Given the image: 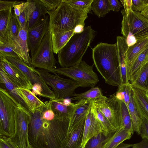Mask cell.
Instances as JSON below:
<instances>
[{"label": "cell", "instance_id": "cell-56", "mask_svg": "<svg viewBox=\"0 0 148 148\" xmlns=\"http://www.w3.org/2000/svg\"><path fill=\"white\" fill-rule=\"evenodd\" d=\"M80 148H82V147H80Z\"/></svg>", "mask_w": 148, "mask_h": 148}, {"label": "cell", "instance_id": "cell-43", "mask_svg": "<svg viewBox=\"0 0 148 148\" xmlns=\"http://www.w3.org/2000/svg\"><path fill=\"white\" fill-rule=\"evenodd\" d=\"M148 3V0H132L131 9L134 11L141 12Z\"/></svg>", "mask_w": 148, "mask_h": 148}, {"label": "cell", "instance_id": "cell-15", "mask_svg": "<svg viewBox=\"0 0 148 148\" xmlns=\"http://www.w3.org/2000/svg\"><path fill=\"white\" fill-rule=\"evenodd\" d=\"M0 66L17 86L31 90L33 85L26 75L5 57H0Z\"/></svg>", "mask_w": 148, "mask_h": 148}, {"label": "cell", "instance_id": "cell-10", "mask_svg": "<svg viewBox=\"0 0 148 148\" xmlns=\"http://www.w3.org/2000/svg\"><path fill=\"white\" fill-rule=\"evenodd\" d=\"M92 104L99 109L116 130L122 127L121 103L115 93L108 97L91 100Z\"/></svg>", "mask_w": 148, "mask_h": 148}, {"label": "cell", "instance_id": "cell-14", "mask_svg": "<svg viewBox=\"0 0 148 148\" xmlns=\"http://www.w3.org/2000/svg\"><path fill=\"white\" fill-rule=\"evenodd\" d=\"M91 103V100L85 99L76 101L75 103H72L69 117L68 134L85 122Z\"/></svg>", "mask_w": 148, "mask_h": 148}, {"label": "cell", "instance_id": "cell-8", "mask_svg": "<svg viewBox=\"0 0 148 148\" xmlns=\"http://www.w3.org/2000/svg\"><path fill=\"white\" fill-rule=\"evenodd\" d=\"M35 71L51 88L56 99L73 96L76 89L80 87L77 82L71 79L62 77L57 74H51L46 70L35 69Z\"/></svg>", "mask_w": 148, "mask_h": 148}, {"label": "cell", "instance_id": "cell-50", "mask_svg": "<svg viewBox=\"0 0 148 148\" xmlns=\"http://www.w3.org/2000/svg\"><path fill=\"white\" fill-rule=\"evenodd\" d=\"M133 148H148V140L142 139V141L138 143L133 144Z\"/></svg>", "mask_w": 148, "mask_h": 148}, {"label": "cell", "instance_id": "cell-21", "mask_svg": "<svg viewBox=\"0 0 148 148\" xmlns=\"http://www.w3.org/2000/svg\"><path fill=\"white\" fill-rule=\"evenodd\" d=\"M130 81L132 86L148 92V62L133 75Z\"/></svg>", "mask_w": 148, "mask_h": 148}, {"label": "cell", "instance_id": "cell-45", "mask_svg": "<svg viewBox=\"0 0 148 148\" xmlns=\"http://www.w3.org/2000/svg\"><path fill=\"white\" fill-rule=\"evenodd\" d=\"M20 1L0 0V11L8 10L13 8L14 6L19 3Z\"/></svg>", "mask_w": 148, "mask_h": 148}, {"label": "cell", "instance_id": "cell-11", "mask_svg": "<svg viewBox=\"0 0 148 148\" xmlns=\"http://www.w3.org/2000/svg\"><path fill=\"white\" fill-rule=\"evenodd\" d=\"M50 31L45 36L33 56L31 58L33 67L47 70L56 68L57 62L53 54Z\"/></svg>", "mask_w": 148, "mask_h": 148}, {"label": "cell", "instance_id": "cell-41", "mask_svg": "<svg viewBox=\"0 0 148 148\" xmlns=\"http://www.w3.org/2000/svg\"><path fill=\"white\" fill-rule=\"evenodd\" d=\"M0 57H11L19 58L13 46L8 41L0 42Z\"/></svg>", "mask_w": 148, "mask_h": 148}, {"label": "cell", "instance_id": "cell-17", "mask_svg": "<svg viewBox=\"0 0 148 148\" xmlns=\"http://www.w3.org/2000/svg\"><path fill=\"white\" fill-rule=\"evenodd\" d=\"M27 27L24 29L20 28L18 39L12 43L20 59L26 65L34 68L32 64L31 58L29 56L27 38Z\"/></svg>", "mask_w": 148, "mask_h": 148}, {"label": "cell", "instance_id": "cell-47", "mask_svg": "<svg viewBox=\"0 0 148 148\" xmlns=\"http://www.w3.org/2000/svg\"><path fill=\"white\" fill-rule=\"evenodd\" d=\"M108 6L109 10L114 12H118L122 7L121 3L117 0H108Z\"/></svg>", "mask_w": 148, "mask_h": 148}, {"label": "cell", "instance_id": "cell-36", "mask_svg": "<svg viewBox=\"0 0 148 148\" xmlns=\"http://www.w3.org/2000/svg\"><path fill=\"white\" fill-rule=\"evenodd\" d=\"M122 127L133 135L134 132L128 109L125 104L120 101Z\"/></svg>", "mask_w": 148, "mask_h": 148}, {"label": "cell", "instance_id": "cell-42", "mask_svg": "<svg viewBox=\"0 0 148 148\" xmlns=\"http://www.w3.org/2000/svg\"><path fill=\"white\" fill-rule=\"evenodd\" d=\"M49 12L56 10L61 2L62 0H39Z\"/></svg>", "mask_w": 148, "mask_h": 148}, {"label": "cell", "instance_id": "cell-16", "mask_svg": "<svg viewBox=\"0 0 148 148\" xmlns=\"http://www.w3.org/2000/svg\"><path fill=\"white\" fill-rule=\"evenodd\" d=\"M91 104L92 103L86 118L82 143L80 147L85 148L86 143L90 138L103 133L101 126L92 111Z\"/></svg>", "mask_w": 148, "mask_h": 148}, {"label": "cell", "instance_id": "cell-12", "mask_svg": "<svg viewBox=\"0 0 148 148\" xmlns=\"http://www.w3.org/2000/svg\"><path fill=\"white\" fill-rule=\"evenodd\" d=\"M5 58L19 69L26 75L33 85L37 83L41 86L42 90L41 97L49 99V100L56 99L54 92L35 72L34 68L29 67L19 58L11 57Z\"/></svg>", "mask_w": 148, "mask_h": 148}, {"label": "cell", "instance_id": "cell-51", "mask_svg": "<svg viewBox=\"0 0 148 148\" xmlns=\"http://www.w3.org/2000/svg\"><path fill=\"white\" fill-rule=\"evenodd\" d=\"M120 1L123 5L124 9H131L132 0H120Z\"/></svg>", "mask_w": 148, "mask_h": 148}, {"label": "cell", "instance_id": "cell-27", "mask_svg": "<svg viewBox=\"0 0 148 148\" xmlns=\"http://www.w3.org/2000/svg\"><path fill=\"white\" fill-rule=\"evenodd\" d=\"M75 34L74 30L64 32L51 34L54 53L58 54V52L67 44L71 37Z\"/></svg>", "mask_w": 148, "mask_h": 148}, {"label": "cell", "instance_id": "cell-49", "mask_svg": "<svg viewBox=\"0 0 148 148\" xmlns=\"http://www.w3.org/2000/svg\"><path fill=\"white\" fill-rule=\"evenodd\" d=\"M32 90V92L35 95L41 96L42 90V86L40 84L37 83L33 84Z\"/></svg>", "mask_w": 148, "mask_h": 148}, {"label": "cell", "instance_id": "cell-39", "mask_svg": "<svg viewBox=\"0 0 148 148\" xmlns=\"http://www.w3.org/2000/svg\"><path fill=\"white\" fill-rule=\"evenodd\" d=\"M115 132L107 136L104 135L102 133H99L90 138L86 143L85 148H101Z\"/></svg>", "mask_w": 148, "mask_h": 148}, {"label": "cell", "instance_id": "cell-7", "mask_svg": "<svg viewBox=\"0 0 148 148\" xmlns=\"http://www.w3.org/2000/svg\"><path fill=\"white\" fill-rule=\"evenodd\" d=\"M16 100L1 87L0 88V136L10 137L15 130Z\"/></svg>", "mask_w": 148, "mask_h": 148}, {"label": "cell", "instance_id": "cell-37", "mask_svg": "<svg viewBox=\"0 0 148 148\" xmlns=\"http://www.w3.org/2000/svg\"><path fill=\"white\" fill-rule=\"evenodd\" d=\"M132 91V86L130 82L122 84L118 87L116 92L115 93L116 98L119 100L123 101L128 107Z\"/></svg>", "mask_w": 148, "mask_h": 148}, {"label": "cell", "instance_id": "cell-31", "mask_svg": "<svg viewBox=\"0 0 148 148\" xmlns=\"http://www.w3.org/2000/svg\"><path fill=\"white\" fill-rule=\"evenodd\" d=\"M128 109L131 117L134 131L140 135L142 119L139 115L134 103L132 94V91L130 98Z\"/></svg>", "mask_w": 148, "mask_h": 148}, {"label": "cell", "instance_id": "cell-34", "mask_svg": "<svg viewBox=\"0 0 148 148\" xmlns=\"http://www.w3.org/2000/svg\"><path fill=\"white\" fill-rule=\"evenodd\" d=\"M71 100L77 101L85 99L94 100L106 97L103 95L101 89L98 87L91 88L82 93L74 94Z\"/></svg>", "mask_w": 148, "mask_h": 148}, {"label": "cell", "instance_id": "cell-25", "mask_svg": "<svg viewBox=\"0 0 148 148\" xmlns=\"http://www.w3.org/2000/svg\"><path fill=\"white\" fill-rule=\"evenodd\" d=\"M18 90L31 113H34L38 108L45 105V102L38 98L31 90L22 88H18Z\"/></svg>", "mask_w": 148, "mask_h": 148}, {"label": "cell", "instance_id": "cell-6", "mask_svg": "<svg viewBox=\"0 0 148 148\" xmlns=\"http://www.w3.org/2000/svg\"><path fill=\"white\" fill-rule=\"evenodd\" d=\"M94 64L89 65L82 60L73 66L66 68H56L46 70L49 73L62 75L77 82L82 87H94L99 81L93 70Z\"/></svg>", "mask_w": 148, "mask_h": 148}, {"label": "cell", "instance_id": "cell-33", "mask_svg": "<svg viewBox=\"0 0 148 148\" xmlns=\"http://www.w3.org/2000/svg\"><path fill=\"white\" fill-rule=\"evenodd\" d=\"M0 11V42L8 41L7 32L10 19L12 14V10Z\"/></svg>", "mask_w": 148, "mask_h": 148}, {"label": "cell", "instance_id": "cell-5", "mask_svg": "<svg viewBox=\"0 0 148 148\" xmlns=\"http://www.w3.org/2000/svg\"><path fill=\"white\" fill-rule=\"evenodd\" d=\"M121 12L123 16L121 33L128 47L148 36V19L141 12L132 9H123Z\"/></svg>", "mask_w": 148, "mask_h": 148}, {"label": "cell", "instance_id": "cell-53", "mask_svg": "<svg viewBox=\"0 0 148 148\" xmlns=\"http://www.w3.org/2000/svg\"><path fill=\"white\" fill-rule=\"evenodd\" d=\"M133 144L125 143H121L116 148H129L132 147Z\"/></svg>", "mask_w": 148, "mask_h": 148}, {"label": "cell", "instance_id": "cell-13", "mask_svg": "<svg viewBox=\"0 0 148 148\" xmlns=\"http://www.w3.org/2000/svg\"><path fill=\"white\" fill-rule=\"evenodd\" d=\"M50 31L49 16L46 15L37 24L27 29L28 43L32 58L45 35Z\"/></svg>", "mask_w": 148, "mask_h": 148}, {"label": "cell", "instance_id": "cell-40", "mask_svg": "<svg viewBox=\"0 0 148 148\" xmlns=\"http://www.w3.org/2000/svg\"><path fill=\"white\" fill-rule=\"evenodd\" d=\"M72 8L77 10L91 12V6L93 0H65Z\"/></svg>", "mask_w": 148, "mask_h": 148}, {"label": "cell", "instance_id": "cell-22", "mask_svg": "<svg viewBox=\"0 0 148 148\" xmlns=\"http://www.w3.org/2000/svg\"><path fill=\"white\" fill-rule=\"evenodd\" d=\"M85 122L69 134L67 139L62 144L61 148H80L82 143Z\"/></svg>", "mask_w": 148, "mask_h": 148}, {"label": "cell", "instance_id": "cell-35", "mask_svg": "<svg viewBox=\"0 0 148 148\" xmlns=\"http://www.w3.org/2000/svg\"><path fill=\"white\" fill-rule=\"evenodd\" d=\"M20 30L19 24L14 14L12 15L8 27L7 36L8 41L11 43L18 39Z\"/></svg>", "mask_w": 148, "mask_h": 148}, {"label": "cell", "instance_id": "cell-32", "mask_svg": "<svg viewBox=\"0 0 148 148\" xmlns=\"http://www.w3.org/2000/svg\"><path fill=\"white\" fill-rule=\"evenodd\" d=\"M91 108L96 118L101 126L102 133L104 135L107 136L116 131L114 129L107 119L99 109L92 104V101Z\"/></svg>", "mask_w": 148, "mask_h": 148}, {"label": "cell", "instance_id": "cell-48", "mask_svg": "<svg viewBox=\"0 0 148 148\" xmlns=\"http://www.w3.org/2000/svg\"><path fill=\"white\" fill-rule=\"evenodd\" d=\"M25 1H20L18 3L15 5L14 7V14L16 18L18 17L23 11L25 4Z\"/></svg>", "mask_w": 148, "mask_h": 148}, {"label": "cell", "instance_id": "cell-20", "mask_svg": "<svg viewBox=\"0 0 148 148\" xmlns=\"http://www.w3.org/2000/svg\"><path fill=\"white\" fill-rule=\"evenodd\" d=\"M132 88L137 111L142 119L145 118L148 121V92L132 86Z\"/></svg>", "mask_w": 148, "mask_h": 148}, {"label": "cell", "instance_id": "cell-18", "mask_svg": "<svg viewBox=\"0 0 148 148\" xmlns=\"http://www.w3.org/2000/svg\"><path fill=\"white\" fill-rule=\"evenodd\" d=\"M0 83L1 85H2V87L5 89L12 97L23 107L29 110L25 100L18 90V87L1 66Z\"/></svg>", "mask_w": 148, "mask_h": 148}, {"label": "cell", "instance_id": "cell-2", "mask_svg": "<svg viewBox=\"0 0 148 148\" xmlns=\"http://www.w3.org/2000/svg\"><path fill=\"white\" fill-rule=\"evenodd\" d=\"M92 58L106 83L118 87L122 84L116 42L98 44L92 49Z\"/></svg>", "mask_w": 148, "mask_h": 148}, {"label": "cell", "instance_id": "cell-24", "mask_svg": "<svg viewBox=\"0 0 148 148\" xmlns=\"http://www.w3.org/2000/svg\"><path fill=\"white\" fill-rule=\"evenodd\" d=\"M132 135L131 133L122 127L113 134L101 148H116L125 140L130 139Z\"/></svg>", "mask_w": 148, "mask_h": 148}, {"label": "cell", "instance_id": "cell-38", "mask_svg": "<svg viewBox=\"0 0 148 148\" xmlns=\"http://www.w3.org/2000/svg\"><path fill=\"white\" fill-rule=\"evenodd\" d=\"M91 9L99 18L104 16L110 11L108 8V0H93Z\"/></svg>", "mask_w": 148, "mask_h": 148}, {"label": "cell", "instance_id": "cell-29", "mask_svg": "<svg viewBox=\"0 0 148 148\" xmlns=\"http://www.w3.org/2000/svg\"><path fill=\"white\" fill-rule=\"evenodd\" d=\"M35 8L32 13L28 24L27 29L37 24L44 18L48 12L39 0H35Z\"/></svg>", "mask_w": 148, "mask_h": 148}, {"label": "cell", "instance_id": "cell-54", "mask_svg": "<svg viewBox=\"0 0 148 148\" xmlns=\"http://www.w3.org/2000/svg\"><path fill=\"white\" fill-rule=\"evenodd\" d=\"M141 13L145 17L148 19V3Z\"/></svg>", "mask_w": 148, "mask_h": 148}, {"label": "cell", "instance_id": "cell-46", "mask_svg": "<svg viewBox=\"0 0 148 148\" xmlns=\"http://www.w3.org/2000/svg\"><path fill=\"white\" fill-rule=\"evenodd\" d=\"M140 135L142 139L148 140V121L145 118L142 119Z\"/></svg>", "mask_w": 148, "mask_h": 148}, {"label": "cell", "instance_id": "cell-26", "mask_svg": "<svg viewBox=\"0 0 148 148\" xmlns=\"http://www.w3.org/2000/svg\"><path fill=\"white\" fill-rule=\"evenodd\" d=\"M148 46V36L137 41L133 45L128 47L127 53V75L132 63Z\"/></svg>", "mask_w": 148, "mask_h": 148}, {"label": "cell", "instance_id": "cell-19", "mask_svg": "<svg viewBox=\"0 0 148 148\" xmlns=\"http://www.w3.org/2000/svg\"><path fill=\"white\" fill-rule=\"evenodd\" d=\"M118 55L122 84L128 83L127 66V51L128 46L126 39L123 36L116 37Z\"/></svg>", "mask_w": 148, "mask_h": 148}, {"label": "cell", "instance_id": "cell-9", "mask_svg": "<svg viewBox=\"0 0 148 148\" xmlns=\"http://www.w3.org/2000/svg\"><path fill=\"white\" fill-rule=\"evenodd\" d=\"M14 115V133L10 138L17 148H28L30 145L28 126L31 119V112L18 103L15 109Z\"/></svg>", "mask_w": 148, "mask_h": 148}, {"label": "cell", "instance_id": "cell-52", "mask_svg": "<svg viewBox=\"0 0 148 148\" xmlns=\"http://www.w3.org/2000/svg\"><path fill=\"white\" fill-rule=\"evenodd\" d=\"M85 25H77L74 29V32L75 34H79L82 32L84 29Z\"/></svg>", "mask_w": 148, "mask_h": 148}, {"label": "cell", "instance_id": "cell-44", "mask_svg": "<svg viewBox=\"0 0 148 148\" xmlns=\"http://www.w3.org/2000/svg\"><path fill=\"white\" fill-rule=\"evenodd\" d=\"M0 148H17L10 137L0 136Z\"/></svg>", "mask_w": 148, "mask_h": 148}, {"label": "cell", "instance_id": "cell-1", "mask_svg": "<svg viewBox=\"0 0 148 148\" xmlns=\"http://www.w3.org/2000/svg\"><path fill=\"white\" fill-rule=\"evenodd\" d=\"M45 106L31 113L28 126L30 145L33 148H61L68 136L69 118L55 114L52 120L43 119Z\"/></svg>", "mask_w": 148, "mask_h": 148}, {"label": "cell", "instance_id": "cell-55", "mask_svg": "<svg viewBox=\"0 0 148 148\" xmlns=\"http://www.w3.org/2000/svg\"><path fill=\"white\" fill-rule=\"evenodd\" d=\"M28 148H33L30 145H29V147H28Z\"/></svg>", "mask_w": 148, "mask_h": 148}, {"label": "cell", "instance_id": "cell-23", "mask_svg": "<svg viewBox=\"0 0 148 148\" xmlns=\"http://www.w3.org/2000/svg\"><path fill=\"white\" fill-rule=\"evenodd\" d=\"M49 101L51 108L55 114L69 118L72 104L70 100L64 98L56 99Z\"/></svg>", "mask_w": 148, "mask_h": 148}, {"label": "cell", "instance_id": "cell-4", "mask_svg": "<svg viewBox=\"0 0 148 148\" xmlns=\"http://www.w3.org/2000/svg\"><path fill=\"white\" fill-rule=\"evenodd\" d=\"M88 13L72 8L65 0H62L56 10L48 12L51 34L73 30L79 25H85Z\"/></svg>", "mask_w": 148, "mask_h": 148}, {"label": "cell", "instance_id": "cell-3", "mask_svg": "<svg viewBox=\"0 0 148 148\" xmlns=\"http://www.w3.org/2000/svg\"><path fill=\"white\" fill-rule=\"evenodd\" d=\"M97 34L88 26L85 27L82 32L73 35L58 53V62L61 67H71L81 61Z\"/></svg>", "mask_w": 148, "mask_h": 148}, {"label": "cell", "instance_id": "cell-30", "mask_svg": "<svg viewBox=\"0 0 148 148\" xmlns=\"http://www.w3.org/2000/svg\"><path fill=\"white\" fill-rule=\"evenodd\" d=\"M147 62L148 46L139 54L131 64L127 75L128 81L129 82L133 75Z\"/></svg>", "mask_w": 148, "mask_h": 148}, {"label": "cell", "instance_id": "cell-28", "mask_svg": "<svg viewBox=\"0 0 148 148\" xmlns=\"http://www.w3.org/2000/svg\"><path fill=\"white\" fill-rule=\"evenodd\" d=\"M35 8V0H27L25 1L24 7L20 15L16 18L20 28L24 29L27 27L30 16Z\"/></svg>", "mask_w": 148, "mask_h": 148}]
</instances>
